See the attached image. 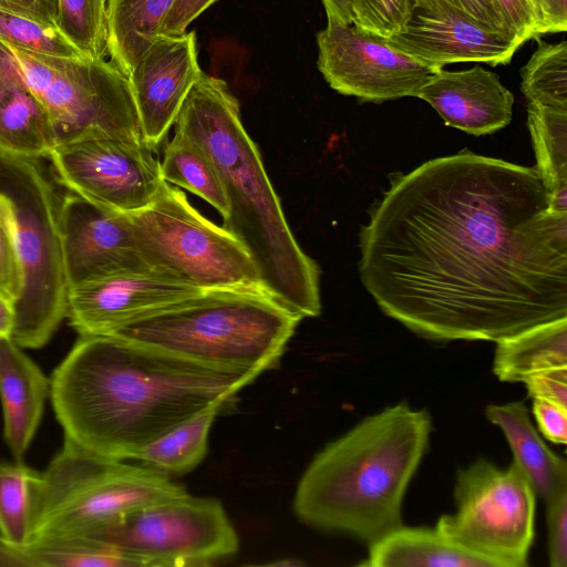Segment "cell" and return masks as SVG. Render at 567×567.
<instances>
[{"label":"cell","mask_w":567,"mask_h":567,"mask_svg":"<svg viewBox=\"0 0 567 567\" xmlns=\"http://www.w3.org/2000/svg\"><path fill=\"white\" fill-rule=\"evenodd\" d=\"M361 282L433 341H498L567 317V213L536 167L461 152L392 181L359 236Z\"/></svg>","instance_id":"6da1fadb"},{"label":"cell","mask_w":567,"mask_h":567,"mask_svg":"<svg viewBox=\"0 0 567 567\" xmlns=\"http://www.w3.org/2000/svg\"><path fill=\"white\" fill-rule=\"evenodd\" d=\"M260 373L206 367L114 336H80L50 380L64 440L125 461L173 427L225 408Z\"/></svg>","instance_id":"7a4b0ae2"},{"label":"cell","mask_w":567,"mask_h":567,"mask_svg":"<svg viewBox=\"0 0 567 567\" xmlns=\"http://www.w3.org/2000/svg\"><path fill=\"white\" fill-rule=\"evenodd\" d=\"M174 127L213 161L228 200L223 227L252 258L262 290L301 319L320 315L319 268L293 237L227 83L203 72Z\"/></svg>","instance_id":"3957f363"},{"label":"cell","mask_w":567,"mask_h":567,"mask_svg":"<svg viewBox=\"0 0 567 567\" xmlns=\"http://www.w3.org/2000/svg\"><path fill=\"white\" fill-rule=\"evenodd\" d=\"M431 432L430 413L403 403L363 419L310 462L295 494L296 515L375 543L403 525V498Z\"/></svg>","instance_id":"277c9868"},{"label":"cell","mask_w":567,"mask_h":567,"mask_svg":"<svg viewBox=\"0 0 567 567\" xmlns=\"http://www.w3.org/2000/svg\"><path fill=\"white\" fill-rule=\"evenodd\" d=\"M300 320L264 290L210 289L107 336L206 367L261 374L279 361Z\"/></svg>","instance_id":"5b68a950"},{"label":"cell","mask_w":567,"mask_h":567,"mask_svg":"<svg viewBox=\"0 0 567 567\" xmlns=\"http://www.w3.org/2000/svg\"><path fill=\"white\" fill-rule=\"evenodd\" d=\"M0 207L22 272L11 338L21 348L39 349L65 318L69 291L61 200L39 159L0 151Z\"/></svg>","instance_id":"8992f818"},{"label":"cell","mask_w":567,"mask_h":567,"mask_svg":"<svg viewBox=\"0 0 567 567\" xmlns=\"http://www.w3.org/2000/svg\"><path fill=\"white\" fill-rule=\"evenodd\" d=\"M188 493L169 475L65 441L41 473L31 540L86 534L117 517Z\"/></svg>","instance_id":"52a82bcc"},{"label":"cell","mask_w":567,"mask_h":567,"mask_svg":"<svg viewBox=\"0 0 567 567\" xmlns=\"http://www.w3.org/2000/svg\"><path fill=\"white\" fill-rule=\"evenodd\" d=\"M9 48L49 116L56 146L92 138L145 142L128 79L113 62Z\"/></svg>","instance_id":"ba28073f"},{"label":"cell","mask_w":567,"mask_h":567,"mask_svg":"<svg viewBox=\"0 0 567 567\" xmlns=\"http://www.w3.org/2000/svg\"><path fill=\"white\" fill-rule=\"evenodd\" d=\"M128 216L151 267L202 290H262L258 270L243 244L205 218L185 193L169 183L148 206Z\"/></svg>","instance_id":"9c48e42d"},{"label":"cell","mask_w":567,"mask_h":567,"mask_svg":"<svg viewBox=\"0 0 567 567\" xmlns=\"http://www.w3.org/2000/svg\"><path fill=\"white\" fill-rule=\"evenodd\" d=\"M456 512L435 528L487 567H526L535 536L536 493L512 463L501 468L480 458L456 474Z\"/></svg>","instance_id":"30bf717a"},{"label":"cell","mask_w":567,"mask_h":567,"mask_svg":"<svg viewBox=\"0 0 567 567\" xmlns=\"http://www.w3.org/2000/svg\"><path fill=\"white\" fill-rule=\"evenodd\" d=\"M140 567L207 566L237 553L238 535L221 503L189 494L117 517L86 534Z\"/></svg>","instance_id":"8fae6325"},{"label":"cell","mask_w":567,"mask_h":567,"mask_svg":"<svg viewBox=\"0 0 567 567\" xmlns=\"http://www.w3.org/2000/svg\"><path fill=\"white\" fill-rule=\"evenodd\" d=\"M155 152L146 142L92 138L59 145L48 158L70 193L128 215L148 206L166 183Z\"/></svg>","instance_id":"7c38bea8"},{"label":"cell","mask_w":567,"mask_h":567,"mask_svg":"<svg viewBox=\"0 0 567 567\" xmlns=\"http://www.w3.org/2000/svg\"><path fill=\"white\" fill-rule=\"evenodd\" d=\"M317 66L330 87L362 102L416 97L431 75L442 69L352 23L328 20L317 33Z\"/></svg>","instance_id":"4fadbf2b"},{"label":"cell","mask_w":567,"mask_h":567,"mask_svg":"<svg viewBox=\"0 0 567 567\" xmlns=\"http://www.w3.org/2000/svg\"><path fill=\"white\" fill-rule=\"evenodd\" d=\"M202 289L154 267L120 270L69 287L65 318L80 336H107Z\"/></svg>","instance_id":"5bb4252c"},{"label":"cell","mask_w":567,"mask_h":567,"mask_svg":"<svg viewBox=\"0 0 567 567\" xmlns=\"http://www.w3.org/2000/svg\"><path fill=\"white\" fill-rule=\"evenodd\" d=\"M202 73L195 31H185L158 34L128 74L144 141L155 151Z\"/></svg>","instance_id":"9a60e30c"},{"label":"cell","mask_w":567,"mask_h":567,"mask_svg":"<svg viewBox=\"0 0 567 567\" xmlns=\"http://www.w3.org/2000/svg\"><path fill=\"white\" fill-rule=\"evenodd\" d=\"M60 226L69 287L96 276L151 267L127 214L70 193L61 200Z\"/></svg>","instance_id":"2e32d148"},{"label":"cell","mask_w":567,"mask_h":567,"mask_svg":"<svg viewBox=\"0 0 567 567\" xmlns=\"http://www.w3.org/2000/svg\"><path fill=\"white\" fill-rule=\"evenodd\" d=\"M388 41L437 68L458 62L507 64L525 43L513 33L488 29L453 10L416 4L404 28Z\"/></svg>","instance_id":"e0dca14e"},{"label":"cell","mask_w":567,"mask_h":567,"mask_svg":"<svg viewBox=\"0 0 567 567\" xmlns=\"http://www.w3.org/2000/svg\"><path fill=\"white\" fill-rule=\"evenodd\" d=\"M416 97L427 102L445 124L472 135L491 134L512 120L514 96L499 76L476 64L431 75Z\"/></svg>","instance_id":"ac0fdd59"},{"label":"cell","mask_w":567,"mask_h":567,"mask_svg":"<svg viewBox=\"0 0 567 567\" xmlns=\"http://www.w3.org/2000/svg\"><path fill=\"white\" fill-rule=\"evenodd\" d=\"M56 142L49 116L29 86L17 58L0 40V151L40 159Z\"/></svg>","instance_id":"d6986e66"},{"label":"cell","mask_w":567,"mask_h":567,"mask_svg":"<svg viewBox=\"0 0 567 567\" xmlns=\"http://www.w3.org/2000/svg\"><path fill=\"white\" fill-rule=\"evenodd\" d=\"M50 380L12 338L0 339V401L4 440L22 461L40 424Z\"/></svg>","instance_id":"ffe728a7"},{"label":"cell","mask_w":567,"mask_h":567,"mask_svg":"<svg viewBox=\"0 0 567 567\" xmlns=\"http://www.w3.org/2000/svg\"><path fill=\"white\" fill-rule=\"evenodd\" d=\"M486 419L504 433L518 468L536 495L545 502L567 489V462L554 453L533 425L526 405L520 401L491 404Z\"/></svg>","instance_id":"44dd1931"},{"label":"cell","mask_w":567,"mask_h":567,"mask_svg":"<svg viewBox=\"0 0 567 567\" xmlns=\"http://www.w3.org/2000/svg\"><path fill=\"white\" fill-rule=\"evenodd\" d=\"M567 368V317L536 324L496 341L494 374L504 382Z\"/></svg>","instance_id":"7402d4cb"},{"label":"cell","mask_w":567,"mask_h":567,"mask_svg":"<svg viewBox=\"0 0 567 567\" xmlns=\"http://www.w3.org/2000/svg\"><path fill=\"white\" fill-rule=\"evenodd\" d=\"M368 567H487L450 543L436 528L400 526L369 545Z\"/></svg>","instance_id":"603a6c76"},{"label":"cell","mask_w":567,"mask_h":567,"mask_svg":"<svg viewBox=\"0 0 567 567\" xmlns=\"http://www.w3.org/2000/svg\"><path fill=\"white\" fill-rule=\"evenodd\" d=\"M176 0H107V47L112 62L126 75L159 34Z\"/></svg>","instance_id":"cb8c5ba5"},{"label":"cell","mask_w":567,"mask_h":567,"mask_svg":"<svg viewBox=\"0 0 567 567\" xmlns=\"http://www.w3.org/2000/svg\"><path fill=\"white\" fill-rule=\"evenodd\" d=\"M527 125L549 208L567 213V109L528 103Z\"/></svg>","instance_id":"d4e9b609"},{"label":"cell","mask_w":567,"mask_h":567,"mask_svg":"<svg viewBox=\"0 0 567 567\" xmlns=\"http://www.w3.org/2000/svg\"><path fill=\"white\" fill-rule=\"evenodd\" d=\"M223 408L207 409L144 446L134 457L164 474H184L204 458L213 423Z\"/></svg>","instance_id":"484cf974"},{"label":"cell","mask_w":567,"mask_h":567,"mask_svg":"<svg viewBox=\"0 0 567 567\" xmlns=\"http://www.w3.org/2000/svg\"><path fill=\"white\" fill-rule=\"evenodd\" d=\"M161 164L165 182L199 196L225 218L228 200L219 174L206 152L193 140L176 133L164 148Z\"/></svg>","instance_id":"4316f807"},{"label":"cell","mask_w":567,"mask_h":567,"mask_svg":"<svg viewBox=\"0 0 567 567\" xmlns=\"http://www.w3.org/2000/svg\"><path fill=\"white\" fill-rule=\"evenodd\" d=\"M40 477L22 461L0 463V536L23 550L31 540Z\"/></svg>","instance_id":"83f0119b"},{"label":"cell","mask_w":567,"mask_h":567,"mask_svg":"<svg viewBox=\"0 0 567 567\" xmlns=\"http://www.w3.org/2000/svg\"><path fill=\"white\" fill-rule=\"evenodd\" d=\"M24 551L31 567H140L113 545L80 534L39 538Z\"/></svg>","instance_id":"f1b7e54d"},{"label":"cell","mask_w":567,"mask_h":567,"mask_svg":"<svg viewBox=\"0 0 567 567\" xmlns=\"http://www.w3.org/2000/svg\"><path fill=\"white\" fill-rule=\"evenodd\" d=\"M535 40L537 49L520 70V90L528 103L567 109V43Z\"/></svg>","instance_id":"f546056e"},{"label":"cell","mask_w":567,"mask_h":567,"mask_svg":"<svg viewBox=\"0 0 567 567\" xmlns=\"http://www.w3.org/2000/svg\"><path fill=\"white\" fill-rule=\"evenodd\" d=\"M56 27L83 54L109 55L107 0H58Z\"/></svg>","instance_id":"4dcf8cb0"},{"label":"cell","mask_w":567,"mask_h":567,"mask_svg":"<svg viewBox=\"0 0 567 567\" xmlns=\"http://www.w3.org/2000/svg\"><path fill=\"white\" fill-rule=\"evenodd\" d=\"M0 40L11 47L54 56H83L55 27L0 8Z\"/></svg>","instance_id":"1f68e13d"},{"label":"cell","mask_w":567,"mask_h":567,"mask_svg":"<svg viewBox=\"0 0 567 567\" xmlns=\"http://www.w3.org/2000/svg\"><path fill=\"white\" fill-rule=\"evenodd\" d=\"M352 24L383 37L392 38L409 20L415 6L414 0H348Z\"/></svg>","instance_id":"d6a6232c"},{"label":"cell","mask_w":567,"mask_h":567,"mask_svg":"<svg viewBox=\"0 0 567 567\" xmlns=\"http://www.w3.org/2000/svg\"><path fill=\"white\" fill-rule=\"evenodd\" d=\"M22 290V272L9 223L0 207V296L13 308Z\"/></svg>","instance_id":"836d02e7"},{"label":"cell","mask_w":567,"mask_h":567,"mask_svg":"<svg viewBox=\"0 0 567 567\" xmlns=\"http://www.w3.org/2000/svg\"><path fill=\"white\" fill-rule=\"evenodd\" d=\"M423 8H446L495 31L515 34L494 0H414Z\"/></svg>","instance_id":"e575fe53"},{"label":"cell","mask_w":567,"mask_h":567,"mask_svg":"<svg viewBox=\"0 0 567 567\" xmlns=\"http://www.w3.org/2000/svg\"><path fill=\"white\" fill-rule=\"evenodd\" d=\"M547 503L548 558L551 567H567V489Z\"/></svg>","instance_id":"d590c367"},{"label":"cell","mask_w":567,"mask_h":567,"mask_svg":"<svg viewBox=\"0 0 567 567\" xmlns=\"http://www.w3.org/2000/svg\"><path fill=\"white\" fill-rule=\"evenodd\" d=\"M509 29L524 42L540 38L535 0H494Z\"/></svg>","instance_id":"8d00e7d4"},{"label":"cell","mask_w":567,"mask_h":567,"mask_svg":"<svg viewBox=\"0 0 567 567\" xmlns=\"http://www.w3.org/2000/svg\"><path fill=\"white\" fill-rule=\"evenodd\" d=\"M532 399H542L567 409V368L536 373L524 381Z\"/></svg>","instance_id":"74e56055"},{"label":"cell","mask_w":567,"mask_h":567,"mask_svg":"<svg viewBox=\"0 0 567 567\" xmlns=\"http://www.w3.org/2000/svg\"><path fill=\"white\" fill-rule=\"evenodd\" d=\"M533 414L542 434L550 442L567 443V409L553 402L533 399Z\"/></svg>","instance_id":"f35d334b"},{"label":"cell","mask_w":567,"mask_h":567,"mask_svg":"<svg viewBox=\"0 0 567 567\" xmlns=\"http://www.w3.org/2000/svg\"><path fill=\"white\" fill-rule=\"evenodd\" d=\"M217 0H176L162 23L159 34H181Z\"/></svg>","instance_id":"ab89813d"},{"label":"cell","mask_w":567,"mask_h":567,"mask_svg":"<svg viewBox=\"0 0 567 567\" xmlns=\"http://www.w3.org/2000/svg\"><path fill=\"white\" fill-rule=\"evenodd\" d=\"M0 8L56 27L58 0H0Z\"/></svg>","instance_id":"60d3db41"},{"label":"cell","mask_w":567,"mask_h":567,"mask_svg":"<svg viewBox=\"0 0 567 567\" xmlns=\"http://www.w3.org/2000/svg\"><path fill=\"white\" fill-rule=\"evenodd\" d=\"M540 35L567 29V0H535Z\"/></svg>","instance_id":"b9f144b4"},{"label":"cell","mask_w":567,"mask_h":567,"mask_svg":"<svg viewBox=\"0 0 567 567\" xmlns=\"http://www.w3.org/2000/svg\"><path fill=\"white\" fill-rule=\"evenodd\" d=\"M0 567H31V564L23 549L10 545L0 536Z\"/></svg>","instance_id":"7bdbcfd3"},{"label":"cell","mask_w":567,"mask_h":567,"mask_svg":"<svg viewBox=\"0 0 567 567\" xmlns=\"http://www.w3.org/2000/svg\"><path fill=\"white\" fill-rule=\"evenodd\" d=\"M327 20H334L344 24L352 23V13L348 0H322Z\"/></svg>","instance_id":"ee69618b"},{"label":"cell","mask_w":567,"mask_h":567,"mask_svg":"<svg viewBox=\"0 0 567 567\" xmlns=\"http://www.w3.org/2000/svg\"><path fill=\"white\" fill-rule=\"evenodd\" d=\"M14 308L0 296V339L11 338L14 327Z\"/></svg>","instance_id":"f6af8a7d"}]
</instances>
